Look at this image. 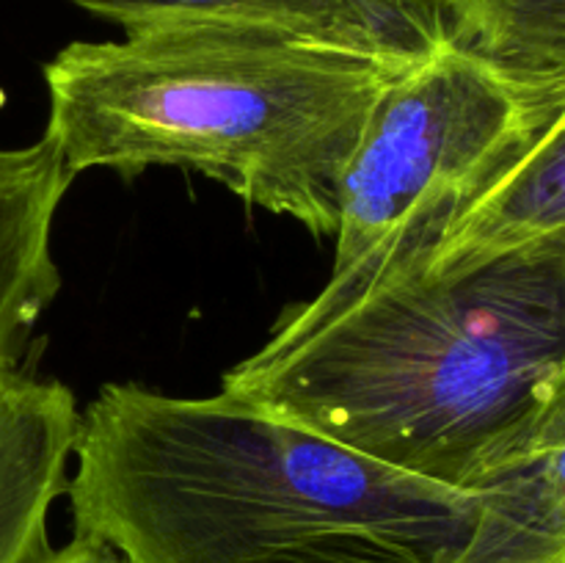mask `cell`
Listing matches in <instances>:
<instances>
[{
  "label": "cell",
  "instance_id": "1",
  "mask_svg": "<svg viewBox=\"0 0 565 563\" xmlns=\"http://www.w3.org/2000/svg\"><path fill=\"white\" fill-rule=\"evenodd\" d=\"M75 535L125 563H450L472 491L362 456L257 401L105 384L81 412Z\"/></svg>",
  "mask_w": 565,
  "mask_h": 563
},
{
  "label": "cell",
  "instance_id": "2",
  "mask_svg": "<svg viewBox=\"0 0 565 563\" xmlns=\"http://www.w3.org/2000/svg\"><path fill=\"white\" fill-rule=\"evenodd\" d=\"M221 390L401 472L472 491L565 434V232L362 298Z\"/></svg>",
  "mask_w": 565,
  "mask_h": 563
},
{
  "label": "cell",
  "instance_id": "3",
  "mask_svg": "<svg viewBox=\"0 0 565 563\" xmlns=\"http://www.w3.org/2000/svg\"><path fill=\"white\" fill-rule=\"evenodd\" d=\"M403 72L274 28L154 22L44 64V138L75 177L174 166L334 237L342 177Z\"/></svg>",
  "mask_w": 565,
  "mask_h": 563
},
{
  "label": "cell",
  "instance_id": "4",
  "mask_svg": "<svg viewBox=\"0 0 565 563\" xmlns=\"http://www.w3.org/2000/svg\"><path fill=\"white\" fill-rule=\"evenodd\" d=\"M565 116V77H524L456 47L403 72L340 191L334 265L259 348H287L362 298L423 276L456 221Z\"/></svg>",
  "mask_w": 565,
  "mask_h": 563
},
{
  "label": "cell",
  "instance_id": "5",
  "mask_svg": "<svg viewBox=\"0 0 565 563\" xmlns=\"http://www.w3.org/2000/svg\"><path fill=\"white\" fill-rule=\"evenodd\" d=\"M125 31L154 22H241L417 66L447 42L439 0H70Z\"/></svg>",
  "mask_w": 565,
  "mask_h": 563
},
{
  "label": "cell",
  "instance_id": "6",
  "mask_svg": "<svg viewBox=\"0 0 565 563\" xmlns=\"http://www.w3.org/2000/svg\"><path fill=\"white\" fill-rule=\"evenodd\" d=\"M81 408L66 384L11 368L0 373V563H39L47 522L66 495Z\"/></svg>",
  "mask_w": 565,
  "mask_h": 563
},
{
  "label": "cell",
  "instance_id": "7",
  "mask_svg": "<svg viewBox=\"0 0 565 563\" xmlns=\"http://www.w3.org/2000/svg\"><path fill=\"white\" fill-rule=\"evenodd\" d=\"M72 174L47 138L0 149V373L20 357L61 290L53 230Z\"/></svg>",
  "mask_w": 565,
  "mask_h": 563
},
{
  "label": "cell",
  "instance_id": "8",
  "mask_svg": "<svg viewBox=\"0 0 565 563\" xmlns=\"http://www.w3.org/2000/svg\"><path fill=\"white\" fill-rule=\"evenodd\" d=\"M475 519L450 563H565V434L472 489Z\"/></svg>",
  "mask_w": 565,
  "mask_h": 563
},
{
  "label": "cell",
  "instance_id": "9",
  "mask_svg": "<svg viewBox=\"0 0 565 563\" xmlns=\"http://www.w3.org/2000/svg\"><path fill=\"white\" fill-rule=\"evenodd\" d=\"M561 232H565V116L456 221L423 270V279L475 268Z\"/></svg>",
  "mask_w": 565,
  "mask_h": 563
},
{
  "label": "cell",
  "instance_id": "10",
  "mask_svg": "<svg viewBox=\"0 0 565 563\" xmlns=\"http://www.w3.org/2000/svg\"><path fill=\"white\" fill-rule=\"evenodd\" d=\"M447 39L500 70L565 77V0H439Z\"/></svg>",
  "mask_w": 565,
  "mask_h": 563
},
{
  "label": "cell",
  "instance_id": "11",
  "mask_svg": "<svg viewBox=\"0 0 565 563\" xmlns=\"http://www.w3.org/2000/svg\"><path fill=\"white\" fill-rule=\"evenodd\" d=\"M39 563H125L114 550L86 535H72L70 544L50 550Z\"/></svg>",
  "mask_w": 565,
  "mask_h": 563
}]
</instances>
